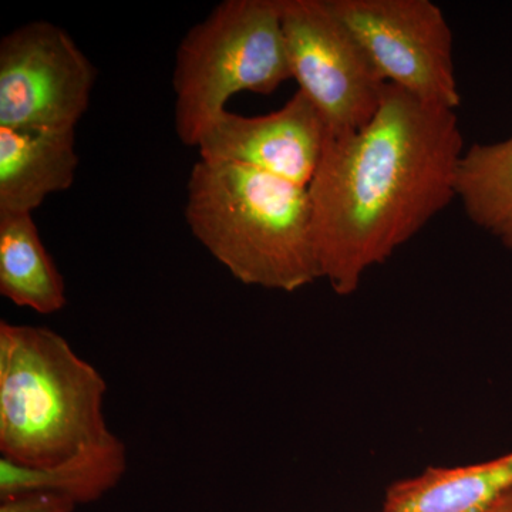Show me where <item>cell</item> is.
Returning a JSON list of instances; mask_svg holds the SVG:
<instances>
[{"label":"cell","instance_id":"cell-14","mask_svg":"<svg viewBox=\"0 0 512 512\" xmlns=\"http://www.w3.org/2000/svg\"><path fill=\"white\" fill-rule=\"evenodd\" d=\"M0 512H74L77 504L49 493H28L0 498Z\"/></svg>","mask_w":512,"mask_h":512},{"label":"cell","instance_id":"cell-5","mask_svg":"<svg viewBox=\"0 0 512 512\" xmlns=\"http://www.w3.org/2000/svg\"><path fill=\"white\" fill-rule=\"evenodd\" d=\"M292 79L315 104L329 137L350 136L376 116L384 82L328 0H281Z\"/></svg>","mask_w":512,"mask_h":512},{"label":"cell","instance_id":"cell-8","mask_svg":"<svg viewBox=\"0 0 512 512\" xmlns=\"http://www.w3.org/2000/svg\"><path fill=\"white\" fill-rule=\"evenodd\" d=\"M328 140L319 110L298 90L264 116L222 111L204 128L197 148L201 160L245 165L308 188Z\"/></svg>","mask_w":512,"mask_h":512},{"label":"cell","instance_id":"cell-1","mask_svg":"<svg viewBox=\"0 0 512 512\" xmlns=\"http://www.w3.org/2000/svg\"><path fill=\"white\" fill-rule=\"evenodd\" d=\"M464 151L456 111L393 84L365 128L329 137L308 191L320 275L333 291L355 293L457 200Z\"/></svg>","mask_w":512,"mask_h":512},{"label":"cell","instance_id":"cell-2","mask_svg":"<svg viewBox=\"0 0 512 512\" xmlns=\"http://www.w3.org/2000/svg\"><path fill=\"white\" fill-rule=\"evenodd\" d=\"M185 220L242 284L296 292L322 279L306 187L200 158L188 178Z\"/></svg>","mask_w":512,"mask_h":512},{"label":"cell","instance_id":"cell-9","mask_svg":"<svg viewBox=\"0 0 512 512\" xmlns=\"http://www.w3.org/2000/svg\"><path fill=\"white\" fill-rule=\"evenodd\" d=\"M77 167L76 130L0 127V214H33Z\"/></svg>","mask_w":512,"mask_h":512},{"label":"cell","instance_id":"cell-15","mask_svg":"<svg viewBox=\"0 0 512 512\" xmlns=\"http://www.w3.org/2000/svg\"><path fill=\"white\" fill-rule=\"evenodd\" d=\"M490 512H512V490L505 494L497 504L491 508Z\"/></svg>","mask_w":512,"mask_h":512},{"label":"cell","instance_id":"cell-12","mask_svg":"<svg viewBox=\"0 0 512 512\" xmlns=\"http://www.w3.org/2000/svg\"><path fill=\"white\" fill-rule=\"evenodd\" d=\"M0 293L40 315L66 306L63 276L47 254L32 214H0Z\"/></svg>","mask_w":512,"mask_h":512},{"label":"cell","instance_id":"cell-10","mask_svg":"<svg viewBox=\"0 0 512 512\" xmlns=\"http://www.w3.org/2000/svg\"><path fill=\"white\" fill-rule=\"evenodd\" d=\"M512 490V453L463 467H430L390 485L383 512H490Z\"/></svg>","mask_w":512,"mask_h":512},{"label":"cell","instance_id":"cell-6","mask_svg":"<svg viewBox=\"0 0 512 512\" xmlns=\"http://www.w3.org/2000/svg\"><path fill=\"white\" fill-rule=\"evenodd\" d=\"M377 73L424 103L456 111L453 32L431 0H328Z\"/></svg>","mask_w":512,"mask_h":512},{"label":"cell","instance_id":"cell-4","mask_svg":"<svg viewBox=\"0 0 512 512\" xmlns=\"http://www.w3.org/2000/svg\"><path fill=\"white\" fill-rule=\"evenodd\" d=\"M289 79L281 0H225L175 53V133L197 147L235 94H272Z\"/></svg>","mask_w":512,"mask_h":512},{"label":"cell","instance_id":"cell-11","mask_svg":"<svg viewBox=\"0 0 512 512\" xmlns=\"http://www.w3.org/2000/svg\"><path fill=\"white\" fill-rule=\"evenodd\" d=\"M127 470L123 441L111 434L50 467H28L0 458V498L49 493L73 503L100 500L120 483Z\"/></svg>","mask_w":512,"mask_h":512},{"label":"cell","instance_id":"cell-3","mask_svg":"<svg viewBox=\"0 0 512 512\" xmlns=\"http://www.w3.org/2000/svg\"><path fill=\"white\" fill-rule=\"evenodd\" d=\"M107 383L62 335L0 322V454L50 467L111 436Z\"/></svg>","mask_w":512,"mask_h":512},{"label":"cell","instance_id":"cell-7","mask_svg":"<svg viewBox=\"0 0 512 512\" xmlns=\"http://www.w3.org/2000/svg\"><path fill=\"white\" fill-rule=\"evenodd\" d=\"M96 77L63 28L35 20L13 29L0 42V127L76 130Z\"/></svg>","mask_w":512,"mask_h":512},{"label":"cell","instance_id":"cell-13","mask_svg":"<svg viewBox=\"0 0 512 512\" xmlns=\"http://www.w3.org/2000/svg\"><path fill=\"white\" fill-rule=\"evenodd\" d=\"M457 200L474 225L512 249V136L464 151Z\"/></svg>","mask_w":512,"mask_h":512}]
</instances>
